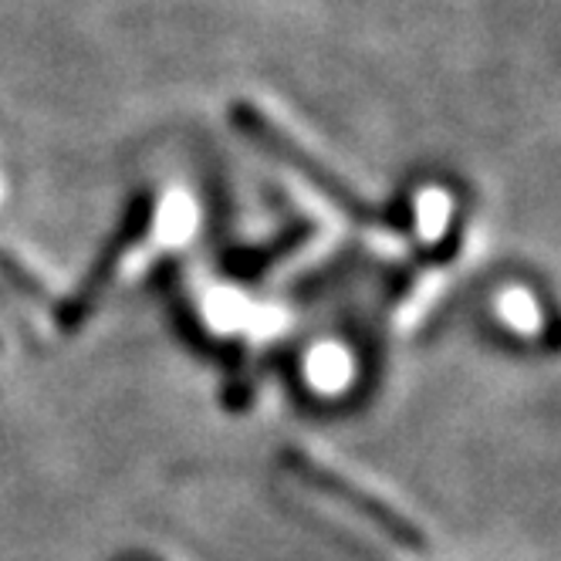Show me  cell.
<instances>
[{
    "label": "cell",
    "mask_w": 561,
    "mask_h": 561,
    "mask_svg": "<svg viewBox=\"0 0 561 561\" xmlns=\"http://www.w3.org/2000/svg\"><path fill=\"white\" fill-rule=\"evenodd\" d=\"M280 467H285L298 484H305L308 491L322 494L329 501H335L339 507L352 511L355 517L369 520V525L386 535L392 545L407 548L413 554H426L430 551V535L416 525L413 517H407L399 507H392L389 501H382L379 494L366 491L363 484H355L352 477L332 470L329 463L314 460L311 454L298 450V447H285L280 450Z\"/></svg>",
    "instance_id": "cell-2"
},
{
    "label": "cell",
    "mask_w": 561,
    "mask_h": 561,
    "mask_svg": "<svg viewBox=\"0 0 561 561\" xmlns=\"http://www.w3.org/2000/svg\"><path fill=\"white\" fill-rule=\"evenodd\" d=\"M0 345H4V339H0Z\"/></svg>",
    "instance_id": "cell-4"
},
{
    "label": "cell",
    "mask_w": 561,
    "mask_h": 561,
    "mask_svg": "<svg viewBox=\"0 0 561 561\" xmlns=\"http://www.w3.org/2000/svg\"><path fill=\"white\" fill-rule=\"evenodd\" d=\"M227 112H230V126L240 136H244L251 146H257L261 152H267L271 159H277L280 167L298 173L318 196L329 199L345 220H352L358 227L382 224V214L369 204L363 193H358L348 180H342L325 159H318L308 146H301L288 129H280L261 105H254L248 99H233Z\"/></svg>",
    "instance_id": "cell-1"
},
{
    "label": "cell",
    "mask_w": 561,
    "mask_h": 561,
    "mask_svg": "<svg viewBox=\"0 0 561 561\" xmlns=\"http://www.w3.org/2000/svg\"><path fill=\"white\" fill-rule=\"evenodd\" d=\"M156 207H159V199H156L152 190H139L129 199L123 217H118V224L105 237V244L99 248L95 261L89 264L85 277L68 291V298L58 301L55 318H58L61 332H68V335L78 332L95 314L102 295L108 291V285L115 280V271H118V264H123V257L133 254L142 244V240L149 237V230L156 224Z\"/></svg>",
    "instance_id": "cell-3"
}]
</instances>
